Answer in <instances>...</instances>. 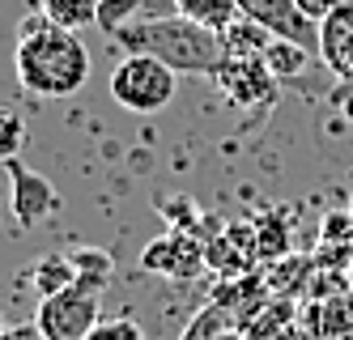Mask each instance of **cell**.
Instances as JSON below:
<instances>
[{"instance_id":"cell-1","label":"cell","mask_w":353,"mask_h":340,"mask_svg":"<svg viewBox=\"0 0 353 340\" xmlns=\"http://www.w3.org/2000/svg\"><path fill=\"white\" fill-rule=\"evenodd\" d=\"M13 64H17V86L34 98H68L90 81V51L81 34L47 17L21 21Z\"/></svg>"},{"instance_id":"cell-2","label":"cell","mask_w":353,"mask_h":340,"mask_svg":"<svg viewBox=\"0 0 353 340\" xmlns=\"http://www.w3.org/2000/svg\"><path fill=\"white\" fill-rule=\"evenodd\" d=\"M111 43L128 56H154L174 72H188V77H213L225 60V47L221 34L205 30L179 13H162V17H141L132 26H123L119 34H111Z\"/></svg>"},{"instance_id":"cell-3","label":"cell","mask_w":353,"mask_h":340,"mask_svg":"<svg viewBox=\"0 0 353 340\" xmlns=\"http://www.w3.org/2000/svg\"><path fill=\"white\" fill-rule=\"evenodd\" d=\"M174 86H179V72L154 56H137V51H128L111 72V98L137 115L166 111L174 102Z\"/></svg>"},{"instance_id":"cell-4","label":"cell","mask_w":353,"mask_h":340,"mask_svg":"<svg viewBox=\"0 0 353 340\" xmlns=\"http://www.w3.org/2000/svg\"><path fill=\"white\" fill-rule=\"evenodd\" d=\"M98 306H103V294L77 281V285H68L64 294L39 302L34 328H39L43 340H85L98 328Z\"/></svg>"},{"instance_id":"cell-5","label":"cell","mask_w":353,"mask_h":340,"mask_svg":"<svg viewBox=\"0 0 353 340\" xmlns=\"http://www.w3.org/2000/svg\"><path fill=\"white\" fill-rule=\"evenodd\" d=\"M205 264H209V251L188 230H166L162 239H154L141 251V268L166 281H196L205 272Z\"/></svg>"},{"instance_id":"cell-6","label":"cell","mask_w":353,"mask_h":340,"mask_svg":"<svg viewBox=\"0 0 353 340\" xmlns=\"http://www.w3.org/2000/svg\"><path fill=\"white\" fill-rule=\"evenodd\" d=\"M217 90L234 102V107H260L268 111L276 98V77L264 64V56H225L221 68L213 72Z\"/></svg>"},{"instance_id":"cell-7","label":"cell","mask_w":353,"mask_h":340,"mask_svg":"<svg viewBox=\"0 0 353 340\" xmlns=\"http://www.w3.org/2000/svg\"><path fill=\"white\" fill-rule=\"evenodd\" d=\"M239 13L260 21L268 34L276 39H294L302 47H311L319 56V26L298 9V0H239Z\"/></svg>"},{"instance_id":"cell-8","label":"cell","mask_w":353,"mask_h":340,"mask_svg":"<svg viewBox=\"0 0 353 340\" xmlns=\"http://www.w3.org/2000/svg\"><path fill=\"white\" fill-rule=\"evenodd\" d=\"M5 170H9V208H13L17 226H26V230L39 226L56 208V188L43 174H34L21 158H9Z\"/></svg>"},{"instance_id":"cell-9","label":"cell","mask_w":353,"mask_h":340,"mask_svg":"<svg viewBox=\"0 0 353 340\" xmlns=\"http://www.w3.org/2000/svg\"><path fill=\"white\" fill-rule=\"evenodd\" d=\"M319 60L332 68L336 81H353V0L319 21Z\"/></svg>"},{"instance_id":"cell-10","label":"cell","mask_w":353,"mask_h":340,"mask_svg":"<svg viewBox=\"0 0 353 340\" xmlns=\"http://www.w3.org/2000/svg\"><path fill=\"white\" fill-rule=\"evenodd\" d=\"M174 13L205 26V30L221 34L225 26H234L243 13H239V0H174Z\"/></svg>"},{"instance_id":"cell-11","label":"cell","mask_w":353,"mask_h":340,"mask_svg":"<svg viewBox=\"0 0 353 340\" xmlns=\"http://www.w3.org/2000/svg\"><path fill=\"white\" fill-rule=\"evenodd\" d=\"M68 285H77V268H72L68 251H52V255H43L34 264V294H39V302L64 294Z\"/></svg>"},{"instance_id":"cell-12","label":"cell","mask_w":353,"mask_h":340,"mask_svg":"<svg viewBox=\"0 0 353 340\" xmlns=\"http://www.w3.org/2000/svg\"><path fill=\"white\" fill-rule=\"evenodd\" d=\"M319 340H353V290L319 302Z\"/></svg>"},{"instance_id":"cell-13","label":"cell","mask_w":353,"mask_h":340,"mask_svg":"<svg viewBox=\"0 0 353 340\" xmlns=\"http://www.w3.org/2000/svg\"><path fill=\"white\" fill-rule=\"evenodd\" d=\"M68 259H72V268H77V281L90 285V290L103 294L111 277H115V259L111 251H98V247H68Z\"/></svg>"},{"instance_id":"cell-14","label":"cell","mask_w":353,"mask_h":340,"mask_svg":"<svg viewBox=\"0 0 353 340\" xmlns=\"http://www.w3.org/2000/svg\"><path fill=\"white\" fill-rule=\"evenodd\" d=\"M276 34H268L260 21H251V17H239L234 26H225L221 30V47H225V56H264L268 43Z\"/></svg>"},{"instance_id":"cell-15","label":"cell","mask_w":353,"mask_h":340,"mask_svg":"<svg viewBox=\"0 0 353 340\" xmlns=\"http://www.w3.org/2000/svg\"><path fill=\"white\" fill-rule=\"evenodd\" d=\"M311 56H315V51L294 43V39H272L268 51H264V64L272 68L276 81H290V77H302V68L311 64Z\"/></svg>"},{"instance_id":"cell-16","label":"cell","mask_w":353,"mask_h":340,"mask_svg":"<svg viewBox=\"0 0 353 340\" xmlns=\"http://www.w3.org/2000/svg\"><path fill=\"white\" fill-rule=\"evenodd\" d=\"M43 17L64 30H85L90 21H98V0H43Z\"/></svg>"},{"instance_id":"cell-17","label":"cell","mask_w":353,"mask_h":340,"mask_svg":"<svg viewBox=\"0 0 353 340\" xmlns=\"http://www.w3.org/2000/svg\"><path fill=\"white\" fill-rule=\"evenodd\" d=\"M145 17V0H98V30H103L107 39L119 34L123 26H132Z\"/></svg>"},{"instance_id":"cell-18","label":"cell","mask_w":353,"mask_h":340,"mask_svg":"<svg viewBox=\"0 0 353 340\" xmlns=\"http://www.w3.org/2000/svg\"><path fill=\"white\" fill-rule=\"evenodd\" d=\"M21 145H26V123H21V115L9 107V102H0V162L17 158Z\"/></svg>"},{"instance_id":"cell-19","label":"cell","mask_w":353,"mask_h":340,"mask_svg":"<svg viewBox=\"0 0 353 340\" xmlns=\"http://www.w3.org/2000/svg\"><path fill=\"white\" fill-rule=\"evenodd\" d=\"M158 213L166 217L170 230H188V234H196L200 213H196V200H192V196H170V200H162V204H158Z\"/></svg>"},{"instance_id":"cell-20","label":"cell","mask_w":353,"mask_h":340,"mask_svg":"<svg viewBox=\"0 0 353 340\" xmlns=\"http://www.w3.org/2000/svg\"><path fill=\"white\" fill-rule=\"evenodd\" d=\"M276 221H281V213H268L264 221H260V243H256V251L264 255V259H276V255H285L290 251V230L281 226V230H276Z\"/></svg>"},{"instance_id":"cell-21","label":"cell","mask_w":353,"mask_h":340,"mask_svg":"<svg viewBox=\"0 0 353 340\" xmlns=\"http://www.w3.org/2000/svg\"><path fill=\"white\" fill-rule=\"evenodd\" d=\"M230 332V319H225V310L221 306H209V310H200V315L192 319V328L183 332V340H217Z\"/></svg>"},{"instance_id":"cell-22","label":"cell","mask_w":353,"mask_h":340,"mask_svg":"<svg viewBox=\"0 0 353 340\" xmlns=\"http://www.w3.org/2000/svg\"><path fill=\"white\" fill-rule=\"evenodd\" d=\"M85 340H149L145 328L128 315H115V319H98V328L85 336Z\"/></svg>"},{"instance_id":"cell-23","label":"cell","mask_w":353,"mask_h":340,"mask_svg":"<svg viewBox=\"0 0 353 340\" xmlns=\"http://www.w3.org/2000/svg\"><path fill=\"white\" fill-rule=\"evenodd\" d=\"M349 234H353V213L349 208H332V213L323 217L319 243H349Z\"/></svg>"},{"instance_id":"cell-24","label":"cell","mask_w":353,"mask_h":340,"mask_svg":"<svg viewBox=\"0 0 353 340\" xmlns=\"http://www.w3.org/2000/svg\"><path fill=\"white\" fill-rule=\"evenodd\" d=\"M341 5H345V0H298V9L307 13V17H311L315 26H319V21H323L327 13H332V9H341Z\"/></svg>"},{"instance_id":"cell-25","label":"cell","mask_w":353,"mask_h":340,"mask_svg":"<svg viewBox=\"0 0 353 340\" xmlns=\"http://www.w3.org/2000/svg\"><path fill=\"white\" fill-rule=\"evenodd\" d=\"M332 102H336V111L353 123V81H336V90H332Z\"/></svg>"},{"instance_id":"cell-26","label":"cell","mask_w":353,"mask_h":340,"mask_svg":"<svg viewBox=\"0 0 353 340\" xmlns=\"http://www.w3.org/2000/svg\"><path fill=\"white\" fill-rule=\"evenodd\" d=\"M5 332H9V323H5V315H0V336H5Z\"/></svg>"},{"instance_id":"cell-27","label":"cell","mask_w":353,"mask_h":340,"mask_svg":"<svg viewBox=\"0 0 353 340\" xmlns=\"http://www.w3.org/2000/svg\"><path fill=\"white\" fill-rule=\"evenodd\" d=\"M345 277H349V290H353V264H349V272H345Z\"/></svg>"},{"instance_id":"cell-28","label":"cell","mask_w":353,"mask_h":340,"mask_svg":"<svg viewBox=\"0 0 353 340\" xmlns=\"http://www.w3.org/2000/svg\"><path fill=\"white\" fill-rule=\"evenodd\" d=\"M349 213H353V196H349Z\"/></svg>"}]
</instances>
